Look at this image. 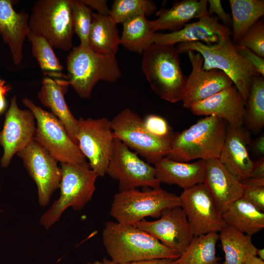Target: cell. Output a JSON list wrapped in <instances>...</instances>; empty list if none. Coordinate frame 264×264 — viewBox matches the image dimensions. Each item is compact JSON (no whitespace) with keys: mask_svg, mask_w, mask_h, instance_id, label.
<instances>
[{"mask_svg":"<svg viewBox=\"0 0 264 264\" xmlns=\"http://www.w3.org/2000/svg\"><path fill=\"white\" fill-rule=\"evenodd\" d=\"M103 245L117 264L156 259H177L180 254L133 225L108 221L102 233Z\"/></svg>","mask_w":264,"mask_h":264,"instance_id":"1","label":"cell"},{"mask_svg":"<svg viewBox=\"0 0 264 264\" xmlns=\"http://www.w3.org/2000/svg\"><path fill=\"white\" fill-rule=\"evenodd\" d=\"M227 129L226 122L218 117L210 115L201 118L174 135L166 157L183 162L219 158Z\"/></svg>","mask_w":264,"mask_h":264,"instance_id":"2","label":"cell"},{"mask_svg":"<svg viewBox=\"0 0 264 264\" xmlns=\"http://www.w3.org/2000/svg\"><path fill=\"white\" fill-rule=\"evenodd\" d=\"M66 62L68 74L63 78L82 98L91 96L98 82L113 83L121 76L115 55L97 53L89 47H73Z\"/></svg>","mask_w":264,"mask_h":264,"instance_id":"3","label":"cell"},{"mask_svg":"<svg viewBox=\"0 0 264 264\" xmlns=\"http://www.w3.org/2000/svg\"><path fill=\"white\" fill-rule=\"evenodd\" d=\"M176 48L179 54L189 50L199 53L203 59V68L225 73L246 102L253 78L260 75L238 52L230 37L212 45L198 41L181 43Z\"/></svg>","mask_w":264,"mask_h":264,"instance_id":"4","label":"cell"},{"mask_svg":"<svg viewBox=\"0 0 264 264\" xmlns=\"http://www.w3.org/2000/svg\"><path fill=\"white\" fill-rule=\"evenodd\" d=\"M142 54V69L153 91L170 103L181 101L186 78L176 48L153 44Z\"/></svg>","mask_w":264,"mask_h":264,"instance_id":"5","label":"cell"},{"mask_svg":"<svg viewBox=\"0 0 264 264\" xmlns=\"http://www.w3.org/2000/svg\"><path fill=\"white\" fill-rule=\"evenodd\" d=\"M60 196L41 216L39 222L48 230L58 222L68 208L82 210L95 191L97 175L88 162L85 164L61 163Z\"/></svg>","mask_w":264,"mask_h":264,"instance_id":"6","label":"cell"},{"mask_svg":"<svg viewBox=\"0 0 264 264\" xmlns=\"http://www.w3.org/2000/svg\"><path fill=\"white\" fill-rule=\"evenodd\" d=\"M176 206H180L179 197L160 187L132 189L114 195L110 214L117 222L134 225L148 217L158 219L164 209Z\"/></svg>","mask_w":264,"mask_h":264,"instance_id":"7","label":"cell"},{"mask_svg":"<svg viewBox=\"0 0 264 264\" xmlns=\"http://www.w3.org/2000/svg\"><path fill=\"white\" fill-rule=\"evenodd\" d=\"M28 26L34 34L46 39L57 49L73 47L74 33L70 0H39L34 4Z\"/></svg>","mask_w":264,"mask_h":264,"instance_id":"8","label":"cell"},{"mask_svg":"<svg viewBox=\"0 0 264 264\" xmlns=\"http://www.w3.org/2000/svg\"><path fill=\"white\" fill-rule=\"evenodd\" d=\"M22 103L32 112L36 120L34 140L57 161L73 164L88 163L78 146L70 138L57 117L36 105L29 98H24Z\"/></svg>","mask_w":264,"mask_h":264,"instance_id":"9","label":"cell"},{"mask_svg":"<svg viewBox=\"0 0 264 264\" xmlns=\"http://www.w3.org/2000/svg\"><path fill=\"white\" fill-rule=\"evenodd\" d=\"M110 124L115 138L150 164L166 157L170 149L172 142L151 136L144 128L143 119L130 108L122 110L110 120Z\"/></svg>","mask_w":264,"mask_h":264,"instance_id":"10","label":"cell"},{"mask_svg":"<svg viewBox=\"0 0 264 264\" xmlns=\"http://www.w3.org/2000/svg\"><path fill=\"white\" fill-rule=\"evenodd\" d=\"M106 174L118 181L119 191L138 187L156 188L161 183L154 166L141 159L118 139L115 138Z\"/></svg>","mask_w":264,"mask_h":264,"instance_id":"11","label":"cell"},{"mask_svg":"<svg viewBox=\"0 0 264 264\" xmlns=\"http://www.w3.org/2000/svg\"><path fill=\"white\" fill-rule=\"evenodd\" d=\"M77 145L97 176L106 174L115 137L106 117L78 119Z\"/></svg>","mask_w":264,"mask_h":264,"instance_id":"12","label":"cell"},{"mask_svg":"<svg viewBox=\"0 0 264 264\" xmlns=\"http://www.w3.org/2000/svg\"><path fill=\"white\" fill-rule=\"evenodd\" d=\"M179 197L194 237L220 232L226 226L204 182L183 189Z\"/></svg>","mask_w":264,"mask_h":264,"instance_id":"13","label":"cell"},{"mask_svg":"<svg viewBox=\"0 0 264 264\" xmlns=\"http://www.w3.org/2000/svg\"><path fill=\"white\" fill-rule=\"evenodd\" d=\"M17 155L37 185L39 204L46 206L52 194L59 188L61 171L58 161L34 140Z\"/></svg>","mask_w":264,"mask_h":264,"instance_id":"14","label":"cell"},{"mask_svg":"<svg viewBox=\"0 0 264 264\" xmlns=\"http://www.w3.org/2000/svg\"><path fill=\"white\" fill-rule=\"evenodd\" d=\"M35 118L29 109H21L15 96L6 111L2 129L0 131V145L3 149L0 159L2 167L7 168L13 157L34 140L36 131Z\"/></svg>","mask_w":264,"mask_h":264,"instance_id":"15","label":"cell"},{"mask_svg":"<svg viewBox=\"0 0 264 264\" xmlns=\"http://www.w3.org/2000/svg\"><path fill=\"white\" fill-rule=\"evenodd\" d=\"M133 225L154 237L180 255L194 238L186 215L180 206L164 209L155 220H143Z\"/></svg>","mask_w":264,"mask_h":264,"instance_id":"16","label":"cell"},{"mask_svg":"<svg viewBox=\"0 0 264 264\" xmlns=\"http://www.w3.org/2000/svg\"><path fill=\"white\" fill-rule=\"evenodd\" d=\"M192 71L186 79L182 99L183 106L189 109L196 102L203 100L228 88L233 84L223 71L217 69L205 70L203 59L198 53L188 51Z\"/></svg>","mask_w":264,"mask_h":264,"instance_id":"17","label":"cell"},{"mask_svg":"<svg viewBox=\"0 0 264 264\" xmlns=\"http://www.w3.org/2000/svg\"><path fill=\"white\" fill-rule=\"evenodd\" d=\"M246 102L235 86L203 100L193 104L189 109L197 116L213 115L227 122L233 128L244 124Z\"/></svg>","mask_w":264,"mask_h":264,"instance_id":"18","label":"cell"},{"mask_svg":"<svg viewBox=\"0 0 264 264\" xmlns=\"http://www.w3.org/2000/svg\"><path fill=\"white\" fill-rule=\"evenodd\" d=\"M217 16L208 14L196 22L186 23L183 28L168 33H154V44L172 45L176 43L198 41L207 45L217 44L231 37V28L218 22Z\"/></svg>","mask_w":264,"mask_h":264,"instance_id":"19","label":"cell"},{"mask_svg":"<svg viewBox=\"0 0 264 264\" xmlns=\"http://www.w3.org/2000/svg\"><path fill=\"white\" fill-rule=\"evenodd\" d=\"M205 179L219 213L221 215L231 203L242 198L244 186L220 162L219 158L204 162Z\"/></svg>","mask_w":264,"mask_h":264,"instance_id":"20","label":"cell"},{"mask_svg":"<svg viewBox=\"0 0 264 264\" xmlns=\"http://www.w3.org/2000/svg\"><path fill=\"white\" fill-rule=\"evenodd\" d=\"M249 132L242 127L228 126L226 135L219 158L220 162L241 182L250 177L253 161L250 157L247 145Z\"/></svg>","mask_w":264,"mask_h":264,"instance_id":"21","label":"cell"},{"mask_svg":"<svg viewBox=\"0 0 264 264\" xmlns=\"http://www.w3.org/2000/svg\"><path fill=\"white\" fill-rule=\"evenodd\" d=\"M14 1L0 0V35L9 46L15 65L22 60L24 41L30 30L29 15L24 10L17 13L13 7Z\"/></svg>","mask_w":264,"mask_h":264,"instance_id":"22","label":"cell"},{"mask_svg":"<svg viewBox=\"0 0 264 264\" xmlns=\"http://www.w3.org/2000/svg\"><path fill=\"white\" fill-rule=\"evenodd\" d=\"M68 86L65 80L44 77L38 97L42 104L49 108L51 113L62 123L70 138L77 145L78 119L71 112L64 96Z\"/></svg>","mask_w":264,"mask_h":264,"instance_id":"23","label":"cell"},{"mask_svg":"<svg viewBox=\"0 0 264 264\" xmlns=\"http://www.w3.org/2000/svg\"><path fill=\"white\" fill-rule=\"evenodd\" d=\"M204 162L202 159L183 162L164 157L154 164L155 176L161 183L187 189L204 182Z\"/></svg>","mask_w":264,"mask_h":264,"instance_id":"24","label":"cell"},{"mask_svg":"<svg viewBox=\"0 0 264 264\" xmlns=\"http://www.w3.org/2000/svg\"><path fill=\"white\" fill-rule=\"evenodd\" d=\"M207 0L175 1L171 8L158 11L156 20L150 21L151 30L154 33L166 29L179 30L191 20L207 15Z\"/></svg>","mask_w":264,"mask_h":264,"instance_id":"25","label":"cell"},{"mask_svg":"<svg viewBox=\"0 0 264 264\" xmlns=\"http://www.w3.org/2000/svg\"><path fill=\"white\" fill-rule=\"evenodd\" d=\"M226 225L251 237L264 228V213L242 198L227 207L221 214Z\"/></svg>","mask_w":264,"mask_h":264,"instance_id":"26","label":"cell"},{"mask_svg":"<svg viewBox=\"0 0 264 264\" xmlns=\"http://www.w3.org/2000/svg\"><path fill=\"white\" fill-rule=\"evenodd\" d=\"M116 24L110 15L92 12L89 47L97 53L115 55L120 44Z\"/></svg>","mask_w":264,"mask_h":264,"instance_id":"27","label":"cell"},{"mask_svg":"<svg viewBox=\"0 0 264 264\" xmlns=\"http://www.w3.org/2000/svg\"><path fill=\"white\" fill-rule=\"evenodd\" d=\"M219 233V240L225 256L223 264H242L256 256L257 248L251 237L228 225Z\"/></svg>","mask_w":264,"mask_h":264,"instance_id":"28","label":"cell"},{"mask_svg":"<svg viewBox=\"0 0 264 264\" xmlns=\"http://www.w3.org/2000/svg\"><path fill=\"white\" fill-rule=\"evenodd\" d=\"M232 12L233 43L236 44L246 31L264 15V0H229Z\"/></svg>","mask_w":264,"mask_h":264,"instance_id":"29","label":"cell"},{"mask_svg":"<svg viewBox=\"0 0 264 264\" xmlns=\"http://www.w3.org/2000/svg\"><path fill=\"white\" fill-rule=\"evenodd\" d=\"M218 233L196 237L177 259V264H220L216 256Z\"/></svg>","mask_w":264,"mask_h":264,"instance_id":"30","label":"cell"},{"mask_svg":"<svg viewBox=\"0 0 264 264\" xmlns=\"http://www.w3.org/2000/svg\"><path fill=\"white\" fill-rule=\"evenodd\" d=\"M154 33L150 21L140 16L123 23L120 44L129 51L142 54L154 44Z\"/></svg>","mask_w":264,"mask_h":264,"instance_id":"31","label":"cell"},{"mask_svg":"<svg viewBox=\"0 0 264 264\" xmlns=\"http://www.w3.org/2000/svg\"><path fill=\"white\" fill-rule=\"evenodd\" d=\"M247 129L256 132L264 125V79L258 75L251 82L246 100L244 124Z\"/></svg>","mask_w":264,"mask_h":264,"instance_id":"32","label":"cell"},{"mask_svg":"<svg viewBox=\"0 0 264 264\" xmlns=\"http://www.w3.org/2000/svg\"><path fill=\"white\" fill-rule=\"evenodd\" d=\"M156 9V5L152 0H115L110 10V15L116 24H123L140 16L152 15Z\"/></svg>","mask_w":264,"mask_h":264,"instance_id":"33","label":"cell"},{"mask_svg":"<svg viewBox=\"0 0 264 264\" xmlns=\"http://www.w3.org/2000/svg\"><path fill=\"white\" fill-rule=\"evenodd\" d=\"M26 38L31 44L32 55L42 70L56 73L63 69L53 46L46 39L33 33L30 30Z\"/></svg>","mask_w":264,"mask_h":264,"instance_id":"34","label":"cell"},{"mask_svg":"<svg viewBox=\"0 0 264 264\" xmlns=\"http://www.w3.org/2000/svg\"><path fill=\"white\" fill-rule=\"evenodd\" d=\"M74 31L80 40V45L89 47L88 35L92 22V12L82 0H70Z\"/></svg>","mask_w":264,"mask_h":264,"instance_id":"35","label":"cell"},{"mask_svg":"<svg viewBox=\"0 0 264 264\" xmlns=\"http://www.w3.org/2000/svg\"><path fill=\"white\" fill-rule=\"evenodd\" d=\"M246 47L261 57H264V24L259 20L244 33L235 44Z\"/></svg>","mask_w":264,"mask_h":264,"instance_id":"36","label":"cell"},{"mask_svg":"<svg viewBox=\"0 0 264 264\" xmlns=\"http://www.w3.org/2000/svg\"><path fill=\"white\" fill-rule=\"evenodd\" d=\"M143 122L145 130L151 136L161 140L172 142L174 135L164 118L151 114L143 119Z\"/></svg>","mask_w":264,"mask_h":264,"instance_id":"37","label":"cell"},{"mask_svg":"<svg viewBox=\"0 0 264 264\" xmlns=\"http://www.w3.org/2000/svg\"><path fill=\"white\" fill-rule=\"evenodd\" d=\"M242 198L259 210L264 211V186H244Z\"/></svg>","mask_w":264,"mask_h":264,"instance_id":"38","label":"cell"},{"mask_svg":"<svg viewBox=\"0 0 264 264\" xmlns=\"http://www.w3.org/2000/svg\"><path fill=\"white\" fill-rule=\"evenodd\" d=\"M238 52L246 60L261 76H264V59L250 49L242 46H237Z\"/></svg>","mask_w":264,"mask_h":264,"instance_id":"39","label":"cell"},{"mask_svg":"<svg viewBox=\"0 0 264 264\" xmlns=\"http://www.w3.org/2000/svg\"><path fill=\"white\" fill-rule=\"evenodd\" d=\"M209 10L208 14L210 16L213 13L217 15L219 19L223 22V25L230 28L232 25V18L229 13H226L223 9L220 0H209Z\"/></svg>","mask_w":264,"mask_h":264,"instance_id":"40","label":"cell"},{"mask_svg":"<svg viewBox=\"0 0 264 264\" xmlns=\"http://www.w3.org/2000/svg\"><path fill=\"white\" fill-rule=\"evenodd\" d=\"M88 6H90L97 11V13L102 15H110V10L104 0H82Z\"/></svg>","mask_w":264,"mask_h":264,"instance_id":"41","label":"cell"},{"mask_svg":"<svg viewBox=\"0 0 264 264\" xmlns=\"http://www.w3.org/2000/svg\"><path fill=\"white\" fill-rule=\"evenodd\" d=\"M11 87L6 82L0 79V115L2 114L7 108L6 96L11 89Z\"/></svg>","mask_w":264,"mask_h":264,"instance_id":"42","label":"cell"},{"mask_svg":"<svg viewBox=\"0 0 264 264\" xmlns=\"http://www.w3.org/2000/svg\"><path fill=\"white\" fill-rule=\"evenodd\" d=\"M250 177L264 178V158L253 162Z\"/></svg>","mask_w":264,"mask_h":264,"instance_id":"43","label":"cell"},{"mask_svg":"<svg viewBox=\"0 0 264 264\" xmlns=\"http://www.w3.org/2000/svg\"><path fill=\"white\" fill-rule=\"evenodd\" d=\"M177 259H156L144 260L125 264H177Z\"/></svg>","mask_w":264,"mask_h":264,"instance_id":"44","label":"cell"},{"mask_svg":"<svg viewBox=\"0 0 264 264\" xmlns=\"http://www.w3.org/2000/svg\"><path fill=\"white\" fill-rule=\"evenodd\" d=\"M254 151L258 154L264 156V135L263 133L252 143Z\"/></svg>","mask_w":264,"mask_h":264,"instance_id":"45","label":"cell"},{"mask_svg":"<svg viewBox=\"0 0 264 264\" xmlns=\"http://www.w3.org/2000/svg\"><path fill=\"white\" fill-rule=\"evenodd\" d=\"M244 186L262 187L264 186V178L249 177L242 182Z\"/></svg>","mask_w":264,"mask_h":264,"instance_id":"46","label":"cell"},{"mask_svg":"<svg viewBox=\"0 0 264 264\" xmlns=\"http://www.w3.org/2000/svg\"><path fill=\"white\" fill-rule=\"evenodd\" d=\"M242 264H264V261L255 256L250 257Z\"/></svg>","mask_w":264,"mask_h":264,"instance_id":"47","label":"cell"},{"mask_svg":"<svg viewBox=\"0 0 264 264\" xmlns=\"http://www.w3.org/2000/svg\"><path fill=\"white\" fill-rule=\"evenodd\" d=\"M256 255H258L260 259L262 260H264V248L262 249H257Z\"/></svg>","mask_w":264,"mask_h":264,"instance_id":"48","label":"cell"},{"mask_svg":"<svg viewBox=\"0 0 264 264\" xmlns=\"http://www.w3.org/2000/svg\"><path fill=\"white\" fill-rule=\"evenodd\" d=\"M102 262L103 264H117L110 259H109L107 258H104L103 259Z\"/></svg>","mask_w":264,"mask_h":264,"instance_id":"49","label":"cell"},{"mask_svg":"<svg viewBox=\"0 0 264 264\" xmlns=\"http://www.w3.org/2000/svg\"><path fill=\"white\" fill-rule=\"evenodd\" d=\"M87 264H103L102 261H96L93 262H88Z\"/></svg>","mask_w":264,"mask_h":264,"instance_id":"50","label":"cell"},{"mask_svg":"<svg viewBox=\"0 0 264 264\" xmlns=\"http://www.w3.org/2000/svg\"></svg>","mask_w":264,"mask_h":264,"instance_id":"51","label":"cell"}]
</instances>
